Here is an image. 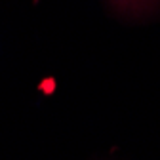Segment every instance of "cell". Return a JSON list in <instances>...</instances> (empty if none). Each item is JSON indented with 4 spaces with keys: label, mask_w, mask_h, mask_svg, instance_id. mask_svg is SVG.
<instances>
[{
    "label": "cell",
    "mask_w": 160,
    "mask_h": 160,
    "mask_svg": "<svg viewBox=\"0 0 160 160\" xmlns=\"http://www.w3.org/2000/svg\"><path fill=\"white\" fill-rule=\"evenodd\" d=\"M126 2H130V0H126Z\"/></svg>",
    "instance_id": "6da1fadb"
}]
</instances>
